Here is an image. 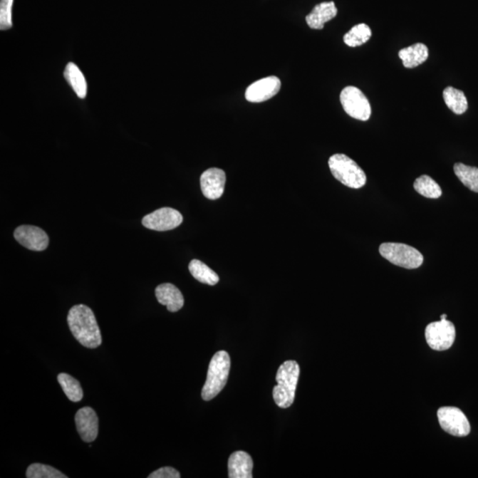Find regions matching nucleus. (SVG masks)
Here are the masks:
<instances>
[{
	"mask_svg": "<svg viewBox=\"0 0 478 478\" xmlns=\"http://www.w3.org/2000/svg\"><path fill=\"white\" fill-rule=\"evenodd\" d=\"M68 323L71 333L80 344L87 348H97L102 337L96 317L89 306L80 304L69 310Z\"/></svg>",
	"mask_w": 478,
	"mask_h": 478,
	"instance_id": "nucleus-1",
	"label": "nucleus"
},
{
	"mask_svg": "<svg viewBox=\"0 0 478 478\" xmlns=\"http://www.w3.org/2000/svg\"><path fill=\"white\" fill-rule=\"evenodd\" d=\"M299 365L295 360H286L277 370V385L273 389V398L281 408H288L294 402L299 378Z\"/></svg>",
	"mask_w": 478,
	"mask_h": 478,
	"instance_id": "nucleus-2",
	"label": "nucleus"
},
{
	"mask_svg": "<svg viewBox=\"0 0 478 478\" xmlns=\"http://www.w3.org/2000/svg\"><path fill=\"white\" fill-rule=\"evenodd\" d=\"M231 358L225 351H219L212 358L207 371V381L203 386L202 396L206 401L213 400L227 384Z\"/></svg>",
	"mask_w": 478,
	"mask_h": 478,
	"instance_id": "nucleus-3",
	"label": "nucleus"
},
{
	"mask_svg": "<svg viewBox=\"0 0 478 478\" xmlns=\"http://www.w3.org/2000/svg\"><path fill=\"white\" fill-rule=\"evenodd\" d=\"M329 167L336 180L349 188L359 189L366 184V174L355 160L345 155L337 153L332 155Z\"/></svg>",
	"mask_w": 478,
	"mask_h": 478,
	"instance_id": "nucleus-4",
	"label": "nucleus"
},
{
	"mask_svg": "<svg viewBox=\"0 0 478 478\" xmlns=\"http://www.w3.org/2000/svg\"><path fill=\"white\" fill-rule=\"evenodd\" d=\"M381 256L399 267L415 269L422 264L423 256L415 248L400 243H384L379 247Z\"/></svg>",
	"mask_w": 478,
	"mask_h": 478,
	"instance_id": "nucleus-5",
	"label": "nucleus"
},
{
	"mask_svg": "<svg viewBox=\"0 0 478 478\" xmlns=\"http://www.w3.org/2000/svg\"><path fill=\"white\" fill-rule=\"evenodd\" d=\"M341 102L345 112L352 118L368 120L370 118V101L363 91L355 86H348L341 93Z\"/></svg>",
	"mask_w": 478,
	"mask_h": 478,
	"instance_id": "nucleus-6",
	"label": "nucleus"
},
{
	"mask_svg": "<svg viewBox=\"0 0 478 478\" xmlns=\"http://www.w3.org/2000/svg\"><path fill=\"white\" fill-rule=\"evenodd\" d=\"M455 327L447 320L430 323L426 327V341L430 348L435 351H446L454 345L455 341Z\"/></svg>",
	"mask_w": 478,
	"mask_h": 478,
	"instance_id": "nucleus-7",
	"label": "nucleus"
},
{
	"mask_svg": "<svg viewBox=\"0 0 478 478\" xmlns=\"http://www.w3.org/2000/svg\"><path fill=\"white\" fill-rule=\"evenodd\" d=\"M440 425L445 432L459 437L470 433V423L464 413L454 407H444L437 410Z\"/></svg>",
	"mask_w": 478,
	"mask_h": 478,
	"instance_id": "nucleus-8",
	"label": "nucleus"
},
{
	"mask_svg": "<svg viewBox=\"0 0 478 478\" xmlns=\"http://www.w3.org/2000/svg\"><path fill=\"white\" fill-rule=\"evenodd\" d=\"M182 220L184 218L180 211L171 207H162L145 215L142 220V224L152 231L167 232L177 228Z\"/></svg>",
	"mask_w": 478,
	"mask_h": 478,
	"instance_id": "nucleus-9",
	"label": "nucleus"
},
{
	"mask_svg": "<svg viewBox=\"0 0 478 478\" xmlns=\"http://www.w3.org/2000/svg\"><path fill=\"white\" fill-rule=\"evenodd\" d=\"M14 239L21 246L31 251L46 250L49 244V238L42 229L32 225H21L16 229Z\"/></svg>",
	"mask_w": 478,
	"mask_h": 478,
	"instance_id": "nucleus-10",
	"label": "nucleus"
},
{
	"mask_svg": "<svg viewBox=\"0 0 478 478\" xmlns=\"http://www.w3.org/2000/svg\"><path fill=\"white\" fill-rule=\"evenodd\" d=\"M281 81L276 76H269L251 83L246 91V98L251 103H261L276 96L281 89Z\"/></svg>",
	"mask_w": 478,
	"mask_h": 478,
	"instance_id": "nucleus-11",
	"label": "nucleus"
},
{
	"mask_svg": "<svg viewBox=\"0 0 478 478\" xmlns=\"http://www.w3.org/2000/svg\"><path fill=\"white\" fill-rule=\"evenodd\" d=\"M226 174L217 167H211L200 177V187L203 195L212 200L220 199L224 194Z\"/></svg>",
	"mask_w": 478,
	"mask_h": 478,
	"instance_id": "nucleus-12",
	"label": "nucleus"
},
{
	"mask_svg": "<svg viewBox=\"0 0 478 478\" xmlns=\"http://www.w3.org/2000/svg\"><path fill=\"white\" fill-rule=\"evenodd\" d=\"M76 429L85 442H93L98 434V418L93 408L85 407L78 411L75 417Z\"/></svg>",
	"mask_w": 478,
	"mask_h": 478,
	"instance_id": "nucleus-13",
	"label": "nucleus"
},
{
	"mask_svg": "<svg viewBox=\"0 0 478 478\" xmlns=\"http://www.w3.org/2000/svg\"><path fill=\"white\" fill-rule=\"evenodd\" d=\"M157 301L166 306L170 312H177L184 306L185 298L180 289L172 284H162L155 289Z\"/></svg>",
	"mask_w": 478,
	"mask_h": 478,
	"instance_id": "nucleus-14",
	"label": "nucleus"
},
{
	"mask_svg": "<svg viewBox=\"0 0 478 478\" xmlns=\"http://www.w3.org/2000/svg\"><path fill=\"white\" fill-rule=\"evenodd\" d=\"M253 468V459L247 452L238 451L229 456L228 462L229 478H251Z\"/></svg>",
	"mask_w": 478,
	"mask_h": 478,
	"instance_id": "nucleus-15",
	"label": "nucleus"
},
{
	"mask_svg": "<svg viewBox=\"0 0 478 478\" xmlns=\"http://www.w3.org/2000/svg\"><path fill=\"white\" fill-rule=\"evenodd\" d=\"M338 14V9L333 1L323 2L313 7L312 12L306 16V21L313 30H323L324 24L333 19Z\"/></svg>",
	"mask_w": 478,
	"mask_h": 478,
	"instance_id": "nucleus-16",
	"label": "nucleus"
},
{
	"mask_svg": "<svg viewBox=\"0 0 478 478\" xmlns=\"http://www.w3.org/2000/svg\"><path fill=\"white\" fill-rule=\"evenodd\" d=\"M399 57L402 61L405 68H414L425 63L429 57V49L423 43H417L413 46L401 49Z\"/></svg>",
	"mask_w": 478,
	"mask_h": 478,
	"instance_id": "nucleus-17",
	"label": "nucleus"
},
{
	"mask_svg": "<svg viewBox=\"0 0 478 478\" xmlns=\"http://www.w3.org/2000/svg\"><path fill=\"white\" fill-rule=\"evenodd\" d=\"M64 76L78 97L85 98L87 94V83L85 76L78 66L73 62H69L65 68Z\"/></svg>",
	"mask_w": 478,
	"mask_h": 478,
	"instance_id": "nucleus-18",
	"label": "nucleus"
},
{
	"mask_svg": "<svg viewBox=\"0 0 478 478\" xmlns=\"http://www.w3.org/2000/svg\"><path fill=\"white\" fill-rule=\"evenodd\" d=\"M443 98L447 108L455 115L464 114L468 109V100L462 90L447 87L443 91Z\"/></svg>",
	"mask_w": 478,
	"mask_h": 478,
	"instance_id": "nucleus-19",
	"label": "nucleus"
},
{
	"mask_svg": "<svg viewBox=\"0 0 478 478\" xmlns=\"http://www.w3.org/2000/svg\"><path fill=\"white\" fill-rule=\"evenodd\" d=\"M189 270L196 280L209 286H215L219 282V276L209 266L199 260H192L189 262Z\"/></svg>",
	"mask_w": 478,
	"mask_h": 478,
	"instance_id": "nucleus-20",
	"label": "nucleus"
},
{
	"mask_svg": "<svg viewBox=\"0 0 478 478\" xmlns=\"http://www.w3.org/2000/svg\"><path fill=\"white\" fill-rule=\"evenodd\" d=\"M58 382L69 400L73 402H79L83 400L82 386L75 378L68 374L61 373L58 375Z\"/></svg>",
	"mask_w": 478,
	"mask_h": 478,
	"instance_id": "nucleus-21",
	"label": "nucleus"
},
{
	"mask_svg": "<svg viewBox=\"0 0 478 478\" xmlns=\"http://www.w3.org/2000/svg\"><path fill=\"white\" fill-rule=\"evenodd\" d=\"M456 176L470 191L478 192V169L467 166L463 163H456L454 167Z\"/></svg>",
	"mask_w": 478,
	"mask_h": 478,
	"instance_id": "nucleus-22",
	"label": "nucleus"
},
{
	"mask_svg": "<svg viewBox=\"0 0 478 478\" xmlns=\"http://www.w3.org/2000/svg\"><path fill=\"white\" fill-rule=\"evenodd\" d=\"M414 188L419 194L428 199H439L442 195V189L432 177L423 175L414 182Z\"/></svg>",
	"mask_w": 478,
	"mask_h": 478,
	"instance_id": "nucleus-23",
	"label": "nucleus"
},
{
	"mask_svg": "<svg viewBox=\"0 0 478 478\" xmlns=\"http://www.w3.org/2000/svg\"><path fill=\"white\" fill-rule=\"evenodd\" d=\"M371 35L370 28L367 24H357L344 36V42L350 47L360 46L370 39Z\"/></svg>",
	"mask_w": 478,
	"mask_h": 478,
	"instance_id": "nucleus-24",
	"label": "nucleus"
},
{
	"mask_svg": "<svg viewBox=\"0 0 478 478\" xmlns=\"http://www.w3.org/2000/svg\"><path fill=\"white\" fill-rule=\"evenodd\" d=\"M28 478H67L68 477L62 474L59 470L53 468V467L41 464V463H34L28 467L26 472Z\"/></svg>",
	"mask_w": 478,
	"mask_h": 478,
	"instance_id": "nucleus-25",
	"label": "nucleus"
},
{
	"mask_svg": "<svg viewBox=\"0 0 478 478\" xmlns=\"http://www.w3.org/2000/svg\"><path fill=\"white\" fill-rule=\"evenodd\" d=\"M14 0H0V30L6 31L13 26L12 7Z\"/></svg>",
	"mask_w": 478,
	"mask_h": 478,
	"instance_id": "nucleus-26",
	"label": "nucleus"
},
{
	"mask_svg": "<svg viewBox=\"0 0 478 478\" xmlns=\"http://www.w3.org/2000/svg\"><path fill=\"white\" fill-rule=\"evenodd\" d=\"M180 473L177 469L171 467H164V468L155 470L148 478H180Z\"/></svg>",
	"mask_w": 478,
	"mask_h": 478,
	"instance_id": "nucleus-27",
	"label": "nucleus"
},
{
	"mask_svg": "<svg viewBox=\"0 0 478 478\" xmlns=\"http://www.w3.org/2000/svg\"><path fill=\"white\" fill-rule=\"evenodd\" d=\"M447 315L446 313H444V315L440 316V320H447Z\"/></svg>",
	"mask_w": 478,
	"mask_h": 478,
	"instance_id": "nucleus-28",
	"label": "nucleus"
}]
</instances>
